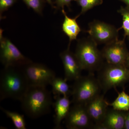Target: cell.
<instances>
[{"instance_id":"6da1fadb","label":"cell","mask_w":129,"mask_h":129,"mask_svg":"<svg viewBox=\"0 0 129 129\" xmlns=\"http://www.w3.org/2000/svg\"><path fill=\"white\" fill-rule=\"evenodd\" d=\"M29 86L22 68L4 67L0 74V100L20 101Z\"/></svg>"},{"instance_id":"7a4b0ae2","label":"cell","mask_w":129,"mask_h":129,"mask_svg":"<svg viewBox=\"0 0 129 129\" xmlns=\"http://www.w3.org/2000/svg\"><path fill=\"white\" fill-rule=\"evenodd\" d=\"M20 101L24 112L32 119L47 114L53 104L51 93L46 87L36 86L29 85Z\"/></svg>"},{"instance_id":"3957f363","label":"cell","mask_w":129,"mask_h":129,"mask_svg":"<svg viewBox=\"0 0 129 129\" xmlns=\"http://www.w3.org/2000/svg\"><path fill=\"white\" fill-rule=\"evenodd\" d=\"M98 45L89 37L77 40L75 54L83 70L93 73L104 63V58Z\"/></svg>"},{"instance_id":"277c9868","label":"cell","mask_w":129,"mask_h":129,"mask_svg":"<svg viewBox=\"0 0 129 129\" xmlns=\"http://www.w3.org/2000/svg\"><path fill=\"white\" fill-rule=\"evenodd\" d=\"M97 72V78L104 94L112 88L123 87L129 81V69L125 65L104 62Z\"/></svg>"},{"instance_id":"5b68a950","label":"cell","mask_w":129,"mask_h":129,"mask_svg":"<svg viewBox=\"0 0 129 129\" xmlns=\"http://www.w3.org/2000/svg\"><path fill=\"white\" fill-rule=\"evenodd\" d=\"M89 73L74 81L71 93L73 104H86L100 94L102 89L98 80L94 74Z\"/></svg>"},{"instance_id":"8992f818","label":"cell","mask_w":129,"mask_h":129,"mask_svg":"<svg viewBox=\"0 0 129 129\" xmlns=\"http://www.w3.org/2000/svg\"><path fill=\"white\" fill-rule=\"evenodd\" d=\"M0 60L4 67L22 68L32 61L24 55L17 47L1 33Z\"/></svg>"},{"instance_id":"52a82bcc","label":"cell","mask_w":129,"mask_h":129,"mask_svg":"<svg viewBox=\"0 0 129 129\" xmlns=\"http://www.w3.org/2000/svg\"><path fill=\"white\" fill-rule=\"evenodd\" d=\"M22 68L29 85L46 87L56 77L54 71L41 63L32 62Z\"/></svg>"},{"instance_id":"ba28073f","label":"cell","mask_w":129,"mask_h":129,"mask_svg":"<svg viewBox=\"0 0 129 129\" xmlns=\"http://www.w3.org/2000/svg\"><path fill=\"white\" fill-rule=\"evenodd\" d=\"M87 33L98 45H106L118 39V31L115 26L99 20H94L88 24Z\"/></svg>"},{"instance_id":"9c48e42d","label":"cell","mask_w":129,"mask_h":129,"mask_svg":"<svg viewBox=\"0 0 129 129\" xmlns=\"http://www.w3.org/2000/svg\"><path fill=\"white\" fill-rule=\"evenodd\" d=\"M67 128L92 129L94 123L88 114L85 104H74L65 119Z\"/></svg>"},{"instance_id":"30bf717a","label":"cell","mask_w":129,"mask_h":129,"mask_svg":"<svg viewBox=\"0 0 129 129\" xmlns=\"http://www.w3.org/2000/svg\"><path fill=\"white\" fill-rule=\"evenodd\" d=\"M124 39H118L105 45L101 51L106 62L112 64L125 65L129 52Z\"/></svg>"},{"instance_id":"8fae6325","label":"cell","mask_w":129,"mask_h":129,"mask_svg":"<svg viewBox=\"0 0 129 129\" xmlns=\"http://www.w3.org/2000/svg\"><path fill=\"white\" fill-rule=\"evenodd\" d=\"M60 57L64 68V79L68 81H75L81 76L83 71L74 53L70 50V46L61 52Z\"/></svg>"},{"instance_id":"7c38bea8","label":"cell","mask_w":129,"mask_h":129,"mask_svg":"<svg viewBox=\"0 0 129 129\" xmlns=\"http://www.w3.org/2000/svg\"><path fill=\"white\" fill-rule=\"evenodd\" d=\"M127 112L118 111L113 108L108 109L101 123L94 124V129H123Z\"/></svg>"},{"instance_id":"4fadbf2b","label":"cell","mask_w":129,"mask_h":129,"mask_svg":"<svg viewBox=\"0 0 129 129\" xmlns=\"http://www.w3.org/2000/svg\"><path fill=\"white\" fill-rule=\"evenodd\" d=\"M104 95L100 94L85 104L94 124L101 123L108 109V102L104 99Z\"/></svg>"},{"instance_id":"5bb4252c","label":"cell","mask_w":129,"mask_h":129,"mask_svg":"<svg viewBox=\"0 0 129 129\" xmlns=\"http://www.w3.org/2000/svg\"><path fill=\"white\" fill-rule=\"evenodd\" d=\"M55 102L53 105L55 109V128L60 129L61 123L65 119L70 109L71 102L69 96L57 95L55 96Z\"/></svg>"},{"instance_id":"9a60e30c","label":"cell","mask_w":129,"mask_h":129,"mask_svg":"<svg viewBox=\"0 0 129 129\" xmlns=\"http://www.w3.org/2000/svg\"><path fill=\"white\" fill-rule=\"evenodd\" d=\"M61 11L64 17V20L62 25V29L63 32L69 38V46H70L71 42L77 40L79 34L82 31L76 21L79 16L78 15L74 18H72L67 15L64 9H62Z\"/></svg>"},{"instance_id":"2e32d148","label":"cell","mask_w":129,"mask_h":129,"mask_svg":"<svg viewBox=\"0 0 129 129\" xmlns=\"http://www.w3.org/2000/svg\"><path fill=\"white\" fill-rule=\"evenodd\" d=\"M64 79L56 77L51 83L52 92L55 96L62 95L69 96L71 95L72 90L70 89L69 85Z\"/></svg>"},{"instance_id":"e0dca14e","label":"cell","mask_w":129,"mask_h":129,"mask_svg":"<svg viewBox=\"0 0 129 129\" xmlns=\"http://www.w3.org/2000/svg\"><path fill=\"white\" fill-rule=\"evenodd\" d=\"M109 106L118 111L128 112L129 110V95L124 91L118 92L116 99L112 103H108Z\"/></svg>"},{"instance_id":"ac0fdd59","label":"cell","mask_w":129,"mask_h":129,"mask_svg":"<svg viewBox=\"0 0 129 129\" xmlns=\"http://www.w3.org/2000/svg\"><path fill=\"white\" fill-rule=\"evenodd\" d=\"M2 110L8 117L11 119L17 129H26V123L23 115L16 112H12L1 107Z\"/></svg>"},{"instance_id":"d6986e66","label":"cell","mask_w":129,"mask_h":129,"mask_svg":"<svg viewBox=\"0 0 129 129\" xmlns=\"http://www.w3.org/2000/svg\"><path fill=\"white\" fill-rule=\"evenodd\" d=\"M81 8V11L78 14L80 16L85 13L90 9L97 6L102 5L103 0H75Z\"/></svg>"},{"instance_id":"ffe728a7","label":"cell","mask_w":129,"mask_h":129,"mask_svg":"<svg viewBox=\"0 0 129 129\" xmlns=\"http://www.w3.org/2000/svg\"><path fill=\"white\" fill-rule=\"evenodd\" d=\"M118 12L122 17V25L119 30L123 29L124 32V38L129 36V9L125 7H121L118 10Z\"/></svg>"},{"instance_id":"44dd1931","label":"cell","mask_w":129,"mask_h":129,"mask_svg":"<svg viewBox=\"0 0 129 129\" xmlns=\"http://www.w3.org/2000/svg\"><path fill=\"white\" fill-rule=\"evenodd\" d=\"M28 7L33 9L36 13L42 14L44 7V0H22Z\"/></svg>"},{"instance_id":"7402d4cb","label":"cell","mask_w":129,"mask_h":129,"mask_svg":"<svg viewBox=\"0 0 129 129\" xmlns=\"http://www.w3.org/2000/svg\"><path fill=\"white\" fill-rule=\"evenodd\" d=\"M17 0H0V13L1 16L3 12L7 11L12 7Z\"/></svg>"},{"instance_id":"603a6c76","label":"cell","mask_w":129,"mask_h":129,"mask_svg":"<svg viewBox=\"0 0 129 129\" xmlns=\"http://www.w3.org/2000/svg\"><path fill=\"white\" fill-rule=\"evenodd\" d=\"M56 7L58 9H64V6L69 8L72 0H55Z\"/></svg>"},{"instance_id":"cb8c5ba5","label":"cell","mask_w":129,"mask_h":129,"mask_svg":"<svg viewBox=\"0 0 129 129\" xmlns=\"http://www.w3.org/2000/svg\"><path fill=\"white\" fill-rule=\"evenodd\" d=\"M124 129H129V110L127 112L126 115Z\"/></svg>"},{"instance_id":"d4e9b609","label":"cell","mask_w":129,"mask_h":129,"mask_svg":"<svg viewBox=\"0 0 129 129\" xmlns=\"http://www.w3.org/2000/svg\"><path fill=\"white\" fill-rule=\"evenodd\" d=\"M126 5V7L129 9V0H119Z\"/></svg>"},{"instance_id":"484cf974","label":"cell","mask_w":129,"mask_h":129,"mask_svg":"<svg viewBox=\"0 0 129 129\" xmlns=\"http://www.w3.org/2000/svg\"><path fill=\"white\" fill-rule=\"evenodd\" d=\"M125 66L129 69V55L128 56L127 58V60H126V62H125Z\"/></svg>"},{"instance_id":"4316f807","label":"cell","mask_w":129,"mask_h":129,"mask_svg":"<svg viewBox=\"0 0 129 129\" xmlns=\"http://www.w3.org/2000/svg\"><path fill=\"white\" fill-rule=\"evenodd\" d=\"M47 2L52 7H54V6H53V3L52 2V0H46Z\"/></svg>"},{"instance_id":"83f0119b","label":"cell","mask_w":129,"mask_h":129,"mask_svg":"<svg viewBox=\"0 0 129 129\" xmlns=\"http://www.w3.org/2000/svg\"><path fill=\"white\" fill-rule=\"evenodd\" d=\"M127 38H128V40L129 41V36H128V37H127Z\"/></svg>"}]
</instances>
